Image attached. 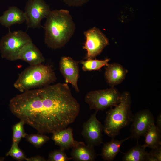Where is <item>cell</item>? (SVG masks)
Segmentation results:
<instances>
[{"mask_svg":"<svg viewBox=\"0 0 161 161\" xmlns=\"http://www.w3.org/2000/svg\"><path fill=\"white\" fill-rule=\"evenodd\" d=\"M157 161H161V146L154 148H152L151 151L149 153Z\"/></svg>","mask_w":161,"mask_h":161,"instance_id":"26","label":"cell"},{"mask_svg":"<svg viewBox=\"0 0 161 161\" xmlns=\"http://www.w3.org/2000/svg\"><path fill=\"white\" fill-rule=\"evenodd\" d=\"M145 148L140 145L138 142L124 154L122 158L123 161H146L148 153L145 151Z\"/></svg>","mask_w":161,"mask_h":161,"instance_id":"19","label":"cell"},{"mask_svg":"<svg viewBox=\"0 0 161 161\" xmlns=\"http://www.w3.org/2000/svg\"><path fill=\"white\" fill-rule=\"evenodd\" d=\"M63 1L68 6L73 7L82 6L89 1V0H63Z\"/></svg>","mask_w":161,"mask_h":161,"instance_id":"25","label":"cell"},{"mask_svg":"<svg viewBox=\"0 0 161 161\" xmlns=\"http://www.w3.org/2000/svg\"><path fill=\"white\" fill-rule=\"evenodd\" d=\"M44 24V41L53 49L64 47L73 36L75 24L69 11L65 9L51 10Z\"/></svg>","mask_w":161,"mask_h":161,"instance_id":"2","label":"cell"},{"mask_svg":"<svg viewBox=\"0 0 161 161\" xmlns=\"http://www.w3.org/2000/svg\"><path fill=\"white\" fill-rule=\"evenodd\" d=\"M51 138L55 145L60 149L65 151L72 148L76 145L78 141L74 140L73 129L69 127L52 133Z\"/></svg>","mask_w":161,"mask_h":161,"instance_id":"14","label":"cell"},{"mask_svg":"<svg viewBox=\"0 0 161 161\" xmlns=\"http://www.w3.org/2000/svg\"><path fill=\"white\" fill-rule=\"evenodd\" d=\"M94 147L85 145L84 142H78L72 148L71 152L72 160L76 161H94L96 157Z\"/></svg>","mask_w":161,"mask_h":161,"instance_id":"15","label":"cell"},{"mask_svg":"<svg viewBox=\"0 0 161 161\" xmlns=\"http://www.w3.org/2000/svg\"><path fill=\"white\" fill-rule=\"evenodd\" d=\"M156 127L161 131V113L158 115L157 118Z\"/></svg>","mask_w":161,"mask_h":161,"instance_id":"28","label":"cell"},{"mask_svg":"<svg viewBox=\"0 0 161 161\" xmlns=\"http://www.w3.org/2000/svg\"><path fill=\"white\" fill-rule=\"evenodd\" d=\"M72 160L67 156L64 151L60 149L52 151L49 154L47 161H68Z\"/></svg>","mask_w":161,"mask_h":161,"instance_id":"24","label":"cell"},{"mask_svg":"<svg viewBox=\"0 0 161 161\" xmlns=\"http://www.w3.org/2000/svg\"><path fill=\"white\" fill-rule=\"evenodd\" d=\"M122 94L114 87L105 89L91 91L85 97L89 109L103 110L116 106L121 101Z\"/></svg>","mask_w":161,"mask_h":161,"instance_id":"6","label":"cell"},{"mask_svg":"<svg viewBox=\"0 0 161 161\" xmlns=\"http://www.w3.org/2000/svg\"><path fill=\"white\" fill-rule=\"evenodd\" d=\"M109 60L108 58L103 60L89 59L82 61L81 62L82 69L84 71L99 70L102 67L107 65Z\"/></svg>","mask_w":161,"mask_h":161,"instance_id":"20","label":"cell"},{"mask_svg":"<svg viewBox=\"0 0 161 161\" xmlns=\"http://www.w3.org/2000/svg\"><path fill=\"white\" fill-rule=\"evenodd\" d=\"M9 106L14 115L41 134L67 128L80 110L66 83L25 91L12 98Z\"/></svg>","mask_w":161,"mask_h":161,"instance_id":"1","label":"cell"},{"mask_svg":"<svg viewBox=\"0 0 161 161\" xmlns=\"http://www.w3.org/2000/svg\"><path fill=\"white\" fill-rule=\"evenodd\" d=\"M131 138L130 136L120 140L112 138L105 143L102 147L101 154L103 159L105 161L113 160L120 152V148L123 143Z\"/></svg>","mask_w":161,"mask_h":161,"instance_id":"17","label":"cell"},{"mask_svg":"<svg viewBox=\"0 0 161 161\" xmlns=\"http://www.w3.org/2000/svg\"><path fill=\"white\" fill-rule=\"evenodd\" d=\"M32 42L29 35L21 30L8 32L0 41V52L2 58L10 61L18 60V54L23 47Z\"/></svg>","mask_w":161,"mask_h":161,"instance_id":"5","label":"cell"},{"mask_svg":"<svg viewBox=\"0 0 161 161\" xmlns=\"http://www.w3.org/2000/svg\"><path fill=\"white\" fill-rule=\"evenodd\" d=\"M49 6L44 0H28L24 8L25 21L28 28H40L42 20L50 13Z\"/></svg>","mask_w":161,"mask_h":161,"instance_id":"7","label":"cell"},{"mask_svg":"<svg viewBox=\"0 0 161 161\" xmlns=\"http://www.w3.org/2000/svg\"><path fill=\"white\" fill-rule=\"evenodd\" d=\"M60 71L66 83H69L77 92L79 91L78 81L79 76L78 62L69 57L61 58L59 64Z\"/></svg>","mask_w":161,"mask_h":161,"instance_id":"11","label":"cell"},{"mask_svg":"<svg viewBox=\"0 0 161 161\" xmlns=\"http://www.w3.org/2000/svg\"><path fill=\"white\" fill-rule=\"evenodd\" d=\"M4 158L3 157H0V161H2L4 160Z\"/></svg>","mask_w":161,"mask_h":161,"instance_id":"29","label":"cell"},{"mask_svg":"<svg viewBox=\"0 0 161 161\" xmlns=\"http://www.w3.org/2000/svg\"><path fill=\"white\" fill-rule=\"evenodd\" d=\"M122 94L120 102L114 108L111 107L106 112L103 131L112 138L118 135L121 129L129 125L134 116L131 109V100L129 93L125 92Z\"/></svg>","mask_w":161,"mask_h":161,"instance_id":"3","label":"cell"},{"mask_svg":"<svg viewBox=\"0 0 161 161\" xmlns=\"http://www.w3.org/2000/svg\"><path fill=\"white\" fill-rule=\"evenodd\" d=\"M25 160L27 161H45L46 160L43 157L38 155L30 158H26Z\"/></svg>","mask_w":161,"mask_h":161,"instance_id":"27","label":"cell"},{"mask_svg":"<svg viewBox=\"0 0 161 161\" xmlns=\"http://www.w3.org/2000/svg\"><path fill=\"white\" fill-rule=\"evenodd\" d=\"M25 21L24 12L16 6L10 7L0 16V24L8 28L15 24H21Z\"/></svg>","mask_w":161,"mask_h":161,"instance_id":"16","label":"cell"},{"mask_svg":"<svg viewBox=\"0 0 161 161\" xmlns=\"http://www.w3.org/2000/svg\"><path fill=\"white\" fill-rule=\"evenodd\" d=\"M145 137L143 146L145 148H154L161 145V131L156 127L155 123L148 129L143 136Z\"/></svg>","mask_w":161,"mask_h":161,"instance_id":"18","label":"cell"},{"mask_svg":"<svg viewBox=\"0 0 161 161\" xmlns=\"http://www.w3.org/2000/svg\"><path fill=\"white\" fill-rule=\"evenodd\" d=\"M18 60L24 61L30 66L41 64L45 61L42 54L32 42L23 47L18 54Z\"/></svg>","mask_w":161,"mask_h":161,"instance_id":"12","label":"cell"},{"mask_svg":"<svg viewBox=\"0 0 161 161\" xmlns=\"http://www.w3.org/2000/svg\"><path fill=\"white\" fill-rule=\"evenodd\" d=\"M84 35L86 40L83 48L86 51V59L95 58L109 44L106 37L96 27H93L84 32Z\"/></svg>","mask_w":161,"mask_h":161,"instance_id":"8","label":"cell"},{"mask_svg":"<svg viewBox=\"0 0 161 161\" xmlns=\"http://www.w3.org/2000/svg\"><path fill=\"white\" fill-rule=\"evenodd\" d=\"M6 155L10 156L18 161L25 160L26 158L23 151L19 147L18 144L13 143L10 149Z\"/></svg>","mask_w":161,"mask_h":161,"instance_id":"23","label":"cell"},{"mask_svg":"<svg viewBox=\"0 0 161 161\" xmlns=\"http://www.w3.org/2000/svg\"><path fill=\"white\" fill-rule=\"evenodd\" d=\"M56 79L55 74L51 66L42 64L30 65L20 74L14 86L23 92L49 85Z\"/></svg>","mask_w":161,"mask_h":161,"instance_id":"4","label":"cell"},{"mask_svg":"<svg viewBox=\"0 0 161 161\" xmlns=\"http://www.w3.org/2000/svg\"><path fill=\"white\" fill-rule=\"evenodd\" d=\"M98 111L92 114L83 125L81 134L86 144L93 147L103 143V126L96 117Z\"/></svg>","mask_w":161,"mask_h":161,"instance_id":"9","label":"cell"},{"mask_svg":"<svg viewBox=\"0 0 161 161\" xmlns=\"http://www.w3.org/2000/svg\"><path fill=\"white\" fill-rule=\"evenodd\" d=\"M155 119L151 112L148 109H143L134 115L130 128L131 138L137 140V142L140 137L143 136L153 124Z\"/></svg>","mask_w":161,"mask_h":161,"instance_id":"10","label":"cell"},{"mask_svg":"<svg viewBox=\"0 0 161 161\" xmlns=\"http://www.w3.org/2000/svg\"><path fill=\"white\" fill-rule=\"evenodd\" d=\"M25 123L20 121L14 125L12 127L13 143L18 144L22 138H24L26 133L24 129Z\"/></svg>","mask_w":161,"mask_h":161,"instance_id":"22","label":"cell"},{"mask_svg":"<svg viewBox=\"0 0 161 161\" xmlns=\"http://www.w3.org/2000/svg\"><path fill=\"white\" fill-rule=\"evenodd\" d=\"M24 138L37 148L41 147L50 139L48 137L41 134H28L26 133Z\"/></svg>","mask_w":161,"mask_h":161,"instance_id":"21","label":"cell"},{"mask_svg":"<svg viewBox=\"0 0 161 161\" xmlns=\"http://www.w3.org/2000/svg\"><path fill=\"white\" fill-rule=\"evenodd\" d=\"M106 66L105 77L108 83L111 87L120 84L128 72L127 69L118 63L108 64Z\"/></svg>","mask_w":161,"mask_h":161,"instance_id":"13","label":"cell"}]
</instances>
